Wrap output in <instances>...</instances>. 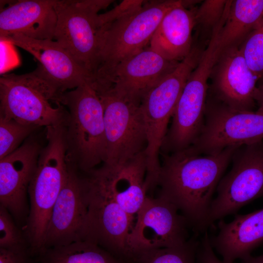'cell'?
Here are the masks:
<instances>
[{
  "instance_id": "1",
  "label": "cell",
  "mask_w": 263,
  "mask_h": 263,
  "mask_svg": "<svg viewBox=\"0 0 263 263\" xmlns=\"http://www.w3.org/2000/svg\"><path fill=\"white\" fill-rule=\"evenodd\" d=\"M238 147H228L212 155L200 154L191 146L162 154L157 184L159 195L177 207L195 234H203L210 227L208 216L213 194Z\"/></svg>"
},
{
  "instance_id": "2",
  "label": "cell",
  "mask_w": 263,
  "mask_h": 263,
  "mask_svg": "<svg viewBox=\"0 0 263 263\" xmlns=\"http://www.w3.org/2000/svg\"><path fill=\"white\" fill-rule=\"evenodd\" d=\"M180 0L145 2L139 9L100 26L91 85L100 91L113 70L144 49L166 13Z\"/></svg>"
},
{
  "instance_id": "3",
  "label": "cell",
  "mask_w": 263,
  "mask_h": 263,
  "mask_svg": "<svg viewBox=\"0 0 263 263\" xmlns=\"http://www.w3.org/2000/svg\"><path fill=\"white\" fill-rule=\"evenodd\" d=\"M46 129L47 143L41 150L28 188L30 206L24 229L30 251L35 256L42 251L49 217L65 182L69 165L65 126Z\"/></svg>"
},
{
  "instance_id": "4",
  "label": "cell",
  "mask_w": 263,
  "mask_h": 263,
  "mask_svg": "<svg viewBox=\"0 0 263 263\" xmlns=\"http://www.w3.org/2000/svg\"><path fill=\"white\" fill-rule=\"evenodd\" d=\"M59 100L68 109L66 140L70 162L82 172L103 163L106 157L104 107L96 92L85 82L61 94Z\"/></svg>"
},
{
  "instance_id": "5",
  "label": "cell",
  "mask_w": 263,
  "mask_h": 263,
  "mask_svg": "<svg viewBox=\"0 0 263 263\" xmlns=\"http://www.w3.org/2000/svg\"><path fill=\"white\" fill-rule=\"evenodd\" d=\"M40 68L0 78V116L38 128L66 126L69 113Z\"/></svg>"
},
{
  "instance_id": "6",
  "label": "cell",
  "mask_w": 263,
  "mask_h": 263,
  "mask_svg": "<svg viewBox=\"0 0 263 263\" xmlns=\"http://www.w3.org/2000/svg\"><path fill=\"white\" fill-rule=\"evenodd\" d=\"M79 176L86 211V241L130 262L129 234L134 221L118 204L95 169Z\"/></svg>"
},
{
  "instance_id": "7",
  "label": "cell",
  "mask_w": 263,
  "mask_h": 263,
  "mask_svg": "<svg viewBox=\"0 0 263 263\" xmlns=\"http://www.w3.org/2000/svg\"><path fill=\"white\" fill-rule=\"evenodd\" d=\"M220 55L217 38L212 36L182 91L160 152L168 154L184 150L199 137L205 123L208 79Z\"/></svg>"
},
{
  "instance_id": "8",
  "label": "cell",
  "mask_w": 263,
  "mask_h": 263,
  "mask_svg": "<svg viewBox=\"0 0 263 263\" xmlns=\"http://www.w3.org/2000/svg\"><path fill=\"white\" fill-rule=\"evenodd\" d=\"M231 162V169L220 180L211 204L210 227L215 221L263 197V140L238 147Z\"/></svg>"
},
{
  "instance_id": "9",
  "label": "cell",
  "mask_w": 263,
  "mask_h": 263,
  "mask_svg": "<svg viewBox=\"0 0 263 263\" xmlns=\"http://www.w3.org/2000/svg\"><path fill=\"white\" fill-rule=\"evenodd\" d=\"M109 0H56L57 22L54 40L58 42L87 73L90 83L97 50L98 12Z\"/></svg>"
},
{
  "instance_id": "10",
  "label": "cell",
  "mask_w": 263,
  "mask_h": 263,
  "mask_svg": "<svg viewBox=\"0 0 263 263\" xmlns=\"http://www.w3.org/2000/svg\"><path fill=\"white\" fill-rule=\"evenodd\" d=\"M263 140V114L235 110L213 98L207 101L202 132L191 146L203 155Z\"/></svg>"
},
{
  "instance_id": "11",
  "label": "cell",
  "mask_w": 263,
  "mask_h": 263,
  "mask_svg": "<svg viewBox=\"0 0 263 263\" xmlns=\"http://www.w3.org/2000/svg\"><path fill=\"white\" fill-rule=\"evenodd\" d=\"M135 218L128 239L130 263L136 253L180 246L190 238L191 227L187 219L161 195H148Z\"/></svg>"
},
{
  "instance_id": "12",
  "label": "cell",
  "mask_w": 263,
  "mask_h": 263,
  "mask_svg": "<svg viewBox=\"0 0 263 263\" xmlns=\"http://www.w3.org/2000/svg\"><path fill=\"white\" fill-rule=\"evenodd\" d=\"M98 94L104 107L106 157L103 163H123L144 151L147 136L140 105L111 92Z\"/></svg>"
},
{
  "instance_id": "13",
  "label": "cell",
  "mask_w": 263,
  "mask_h": 263,
  "mask_svg": "<svg viewBox=\"0 0 263 263\" xmlns=\"http://www.w3.org/2000/svg\"><path fill=\"white\" fill-rule=\"evenodd\" d=\"M179 62L166 59L150 47L145 48L120 62L109 75L98 94L111 92L140 105L146 94Z\"/></svg>"
},
{
  "instance_id": "14",
  "label": "cell",
  "mask_w": 263,
  "mask_h": 263,
  "mask_svg": "<svg viewBox=\"0 0 263 263\" xmlns=\"http://www.w3.org/2000/svg\"><path fill=\"white\" fill-rule=\"evenodd\" d=\"M69 162L67 178L49 217L40 253L47 249L86 240L87 211L79 176Z\"/></svg>"
},
{
  "instance_id": "15",
  "label": "cell",
  "mask_w": 263,
  "mask_h": 263,
  "mask_svg": "<svg viewBox=\"0 0 263 263\" xmlns=\"http://www.w3.org/2000/svg\"><path fill=\"white\" fill-rule=\"evenodd\" d=\"M43 147L29 137L16 150L0 160V205L16 221L27 214V194Z\"/></svg>"
},
{
  "instance_id": "16",
  "label": "cell",
  "mask_w": 263,
  "mask_h": 263,
  "mask_svg": "<svg viewBox=\"0 0 263 263\" xmlns=\"http://www.w3.org/2000/svg\"><path fill=\"white\" fill-rule=\"evenodd\" d=\"M213 71L214 98L235 110L254 112L258 79L239 47L223 51Z\"/></svg>"
},
{
  "instance_id": "17",
  "label": "cell",
  "mask_w": 263,
  "mask_h": 263,
  "mask_svg": "<svg viewBox=\"0 0 263 263\" xmlns=\"http://www.w3.org/2000/svg\"><path fill=\"white\" fill-rule=\"evenodd\" d=\"M31 54L39 62L44 76L60 94L90 83L87 73L72 56L54 39H37L15 34L4 38Z\"/></svg>"
},
{
  "instance_id": "18",
  "label": "cell",
  "mask_w": 263,
  "mask_h": 263,
  "mask_svg": "<svg viewBox=\"0 0 263 263\" xmlns=\"http://www.w3.org/2000/svg\"><path fill=\"white\" fill-rule=\"evenodd\" d=\"M56 0L9 1L0 7V38L19 34L37 39H54L57 22Z\"/></svg>"
},
{
  "instance_id": "19",
  "label": "cell",
  "mask_w": 263,
  "mask_h": 263,
  "mask_svg": "<svg viewBox=\"0 0 263 263\" xmlns=\"http://www.w3.org/2000/svg\"><path fill=\"white\" fill-rule=\"evenodd\" d=\"M95 169L118 204L134 221L148 196L145 151L123 163H103Z\"/></svg>"
},
{
  "instance_id": "20",
  "label": "cell",
  "mask_w": 263,
  "mask_h": 263,
  "mask_svg": "<svg viewBox=\"0 0 263 263\" xmlns=\"http://www.w3.org/2000/svg\"><path fill=\"white\" fill-rule=\"evenodd\" d=\"M218 233L210 236L214 249L225 263H233L251 256L263 242V209L244 215H236L233 221L218 224Z\"/></svg>"
},
{
  "instance_id": "21",
  "label": "cell",
  "mask_w": 263,
  "mask_h": 263,
  "mask_svg": "<svg viewBox=\"0 0 263 263\" xmlns=\"http://www.w3.org/2000/svg\"><path fill=\"white\" fill-rule=\"evenodd\" d=\"M196 25L195 10L188 9L180 0L163 17L149 47L169 60L180 62L193 47L192 33Z\"/></svg>"
},
{
  "instance_id": "22",
  "label": "cell",
  "mask_w": 263,
  "mask_h": 263,
  "mask_svg": "<svg viewBox=\"0 0 263 263\" xmlns=\"http://www.w3.org/2000/svg\"><path fill=\"white\" fill-rule=\"evenodd\" d=\"M263 18V0H230L219 34L222 53L232 47H240Z\"/></svg>"
},
{
  "instance_id": "23",
  "label": "cell",
  "mask_w": 263,
  "mask_h": 263,
  "mask_svg": "<svg viewBox=\"0 0 263 263\" xmlns=\"http://www.w3.org/2000/svg\"><path fill=\"white\" fill-rule=\"evenodd\" d=\"M36 263H127L93 242L83 241L47 249Z\"/></svg>"
},
{
  "instance_id": "24",
  "label": "cell",
  "mask_w": 263,
  "mask_h": 263,
  "mask_svg": "<svg viewBox=\"0 0 263 263\" xmlns=\"http://www.w3.org/2000/svg\"><path fill=\"white\" fill-rule=\"evenodd\" d=\"M198 235L194 233L184 244L175 247L143 251L132 255L131 263H196Z\"/></svg>"
},
{
  "instance_id": "25",
  "label": "cell",
  "mask_w": 263,
  "mask_h": 263,
  "mask_svg": "<svg viewBox=\"0 0 263 263\" xmlns=\"http://www.w3.org/2000/svg\"><path fill=\"white\" fill-rule=\"evenodd\" d=\"M38 128L0 116V160L19 148Z\"/></svg>"
},
{
  "instance_id": "26",
  "label": "cell",
  "mask_w": 263,
  "mask_h": 263,
  "mask_svg": "<svg viewBox=\"0 0 263 263\" xmlns=\"http://www.w3.org/2000/svg\"><path fill=\"white\" fill-rule=\"evenodd\" d=\"M239 48L258 80L263 82V18Z\"/></svg>"
},
{
  "instance_id": "27",
  "label": "cell",
  "mask_w": 263,
  "mask_h": 263,
  "mask_svg": "<svg viewBox=\"0 0 263 263\" xmlns=\"http://www.w3.org/2000/svg\"><path fill=\"white\" fill-rule=\"evenodd\" d=\"M13 218L9 211L0 205V248L30 249L24 233L18 228Z\"/></svg>"
},
{
  "instance_id": "28",
  "label": "cell",
  "mask_w": 263,
  "mask_h": 263,
  "mask_svg": "<svg viewBox=\"0 0 263 263\" xmlns=\"http://www.w3.org/2000/svg\"><path fill=\"white\" fill-rule=\"evenodd\" d=\"M229 0H206L195 10L196 24L212 31L222 20Z\"/></svg>"
},
{
  "instance_id": "29",
  "label": "cell",
  "mask_w": 263,
  "mask_h": 263,
  "mask_svg": "<svg viewBox=\"0 0 263 263\" xmlns=\"http://www.w3.org/2000/svg\"><path fill=\"white\" fill-rule=\"evenodd\" d=\"M144 3L143 0H123L111 10L99 14L97 18L98 27L140 9Z\"/></svg>"
},
{
  "instance_id": "30",
  "label": "cell",
  "mask_w": 263,
  "mask_h": 263,
  "mask_svg": "<svg viewBox=\"0 0 263 263\" xmlns=\"http://www.w3.org/2000/svg\"><path fill=\"white\" fill-rule=\"evenodd\" d=\"M0 74L2 75L19 64L20 60L14 45L6 40L0 39Z\"/></svg>"
},
{
  "instance_id": "31",
  "label": "cell",
  "mask_w": 263,
  "mask_h": 263,
  "mask_svg": "<svg viewBox=\"0 0 263 263\" xmlns=\"http://www.w3.org/2000/svg\"><path fill=\"white\" fill-rule=\"evenodd\" d=\"M202 234L197 250L196 263H225L219 259L214 252L207 231Z\"/></svg>"
},
{
  "instance_id": "32",
  "label": "cell",
  "mask_w": 263,
  "mask_h": 263,
  "mask_svg": "<svg viewBox=\"0 0 263 263\" xmlns=\"http://www.w3.org/2000/svg\"><path fill=\"white\" fill-rule=\"evenodd\" d=\"M0 263H36L30 249L9 250L0 248Z\"/></svg>"
},
{
  "instance_id": "33",
  "label": "cell",
  "mask_w": 263,
  "mask_h": 263,
  "mask_svg": "<svg viewBox=\"0 0 263 263\" xmlns=\"http://www.w3.org/2000/svg\"><path fill=\"white\" fill-rule=\"evenodd\" d=\"M255 101L258 106V109L256 112L263 114V82L257 87Z\"/></svg>"
},
{
  "instance_id": "34",
  "label": "cell",
  "mask_w": 263,
  "mask_h": 263,
  "mask_svg": "<svg viewBox=\"0 0 263 263\" xmlns=\"http://www.w3.org/2000/svg\"><path fill=\"white\" fill-rule=\"evenodd\" d=\"M240 263H263V254L258 256H252L241 260Z\"/></svg>"
}]
</instances>
